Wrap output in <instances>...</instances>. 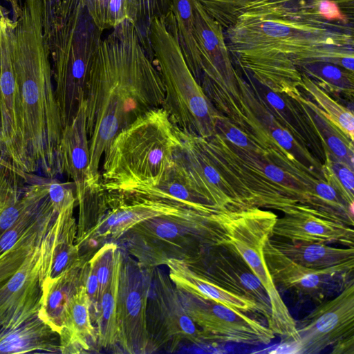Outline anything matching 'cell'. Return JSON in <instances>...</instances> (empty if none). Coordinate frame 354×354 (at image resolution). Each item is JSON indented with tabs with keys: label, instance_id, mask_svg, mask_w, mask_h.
Masks as SVG:
<instances>
[{
	"label": "cell",
	"instance_id": "6da1fadb",
	"mask_svg": "<svg viewBox=\"0 0 354 354\" xmlns=\"http://www.w3.org/2000/svg\"><path fill=\"white\" fill-rule=\"evenodd\" d=\"M145 44L136 26L125 20L102 39L93 57L84 95L86 187L100 183V160L114 138L140 116L162 107L165 87Z\"/></svg>",
	"mask_w": 354,
	"mask_h": 354
},
{
	"label": "cell",
	"instance_id": "7a4b0ae2",
	"mask_svg": "<svg viewBox=\"0 0 354 354\" xmlns=\"http://www.w3.org/2000/svg\"><path fill=\"white\" fill-rule=\"evenodd\" d=\"M353 27L268 11L243 12L227 29V48L243 72L268 89L299 91L298 67L314 62L354 73Z\"/></svg>",
	"mask_w": 354,
	"mask_h": 354
},
{
	"label": "cell",
	"instance_id": "3957f363",
	"mask_svg": "<svg viewBox=\"0 0 354 354\" xmlns=\"http://www.w3.org/2000/svg\"><path fill=\"white\" fill-rule=\"evenodd\" d=\"M46 0H24L15 21L12 52L19 88L28 173L62 174V124L55 95L50 50L44 32Z\"/></svg>",
	"mask_w": 354,
	"mask_h": 354
},
{
	"label": "cell",
	"instance_id": "277c9868",
	"mask_svg": "<svg viewBox=\"0 0 354 354\" xmlns=\"http://www.w3.org/2000/svg\"><path fill=\"white\" fill-rule=\"evenodd\" d=\"M44 32L51 59L55 95L62 127L84 100L88 71L102 39L83 0L46 1Z\"/></svg>",
	"mask_w": 354,
	"mask_h": 354
},
{
	"label": "cell",
	"instance_id": "5b68a950",
	"mask_svg": "<svg viewBox=\"0 0 354 354\" xmlns=\"http://www.w3.org/2000/svg\"><path fill=\"white\" fill-rule=\"evenodd\" d=\"M180 142L162 108L149 111L122 129L104 152L100 185L116 190L156 183L171 167Z\"/></svg>",
	"mask_w": 354,
	"mask_h": 354
},
{
	"label": "cell",
	"instance_id": "8992f818",
	"mask_svg": "<svg viewBox=\"0 0 354 354\" xmlns=\"http://www.w3.org/2000/svg\"><path fill=\"white\" fill-rule=\"evenodd\" d=\"M147 39L165 87L162 108L173 124L203 138L214 136L219 112L185 62L171 12L151 20Z\"/></svg>",
	"mask_w": 354,
	"mask_h": 354
},
{
	"label": "cell",
	"instance_id": "52a82bcc",
	"mask_svg": "<svg viewBox=\"0 0 354 354\" xmlns=\"http://www.w3.org/2000/svg\"><path fill=\"white\" fill-rule=\"evenodd\" d=\"M217 212L189 209L151 218L131 227L116 243L145 268L165 266L169 259L186 263L204 249L223 243Z\"/></svg>",
	"mask_w": 354,
	"mask_h": 354
},
{
	"label": "cell",
	"instance_id": "ba28073f",
	"mask_svg": "<svg viewBox=\"0 0 354 354\" xmlns=\"http://www.w3.org/2000/svg\"><path fill=\"white\" fill-rule=\"evenodd\" d=\"M224 233L223 244L232 248L265 288L270 303L268 327L274 334L299 340L296 322L290 315L268 269L263 248L270 237L277 215L260 207L220 210L216 214Z\"/></svg>",
	"mask_w": 354,
	"mask_h": 354
},
{
	"label": "cell",
	"instance_id": "9c48e42d",
	"mask_svg": "<svg viewBox=\"0 0 354 354\" xmlns=\"http://www.w3.org/2000/svg\"><path fill=\"white\" fill-rule=\"evenodd\" d=\"M194 38L200 57L198 84L216 110L239 127L243 111L238 71L230 55L223 28L193 1Z\"/></svg>",
	"mask_w": 354,
	"mask_h": 354
},
{
	"label": "cell",
	"instance_id": "30bf717a",
	"mask_svg": "<svg viewBox=\"0 0 354 354\" xmlns=\"http://www.w3.org/2000/svg\"><path fill=\"white\" fill-rule=\"evenodd\" d=\"M207 153L234 192L240 205L266 207L285 213L299 202L270 180L263 171L266 156L238 149L217 134L203 138Z\"/></svg>",
	"mask_w": 354,
	"mask_h": 354
},
{
	"label": "cell",
	"instance_id": "8fae6325",
	"mask_svg": "<svg viewBox=\"0 0 354 354\" xmlns=\"http://www.w3.org/2000/svg\"><path fill=\"white\" fill-rule=\"evenodd\" d=\"M151 270L122 251L117 307L120 352H153L147 321Z\"/></svg>",
	"mask_w": 354,
	"mask_h": 354
},
{
	"label": "cell",
	"instance_id": "7c38bea8",
	"mask_svg": "<svg viewBox=\"0 0 354 354\" xmlns=\"http://www.w3.org/2000/svg\"><path fill=\"white\" fill-rule=\"evenodd\" d=\"M147 321L153 352H174L183 341L205 344L201 330L185 312L177 290L166 273L153 268L147 301Z\"/></svg>",
	"mask_w": 354,
	"mask_h": 354
},
{
	"label": "cell",
	"instance_id": "4fadbf2b",
	"mask_svg": "<svg viewBox=\"0 0 354 354\" xmlns=\"http://www.w3.org/2000/svg\"><path fill=\"white\" fill-rule=\"evenodd\" d=\"M176 290L185 312L201 330L205 344L219 342L261 345L274 338L268 326L243 312Z\"/></svg>",
	"mask_w": 354,
	"mask_h": 354
},
{
	"label": "cell",
	"instance_id": "5bb4252c",
	"mask_svg": "<svg viewBox=\"0 0 354 354\" xmlns=\"http://www.w3.org/2000/svg\"><path fill=\"white\" fill-rule=\"evenodd\" d=\"M266 265L275 286L294 291L303 298L320 304L339 294L353 281L354 261L313 269L290 259L269 241L263 248Z\"/></svg>",
	"mask_w": 354,
	"mask_h": 354
},
{
	"label": "cell",
	"instance_id": "9a60e30c",
	"mask_svg": "<svg viewBox=\"0 0 354 354\" xmlns=\"http://www.w3.org/2000/svg\"><path fill=\"white\" fill-rule=\"evenodd\" d=\"M15 26V21L8 17L0 18V156L20 171L28 174L21 96L12 59Z\"/></svg>",
	"mask_w": 354,
	"mask_h": 354
},
{
	"label": "cell",
	"instance_id": "2e32d148",
	"mask_svg": "<svg viewBox=\"0 0 354 354\" xmlns=\"http://www.w3.org/2000/svg\"><path fill=\"white\" fill-rule=\"evenodd\" d=\"M245 75L247 80L238 73L237 81L243 111L240 127L257 138L269 153L288 151L301 163L322 176V164L276 119L252 78Z\"/></svg>",
	"mask_w": 354,
	"mask_h": 354
},
{
	"label": "cell",
	"instance_id": "e0dca14e",
	"mask_svg": "<svg viewBox=\"0 0 354 354\" xmlns=\"http://www.w3.org/2000/svg\"><path fill=\"white\" fill-rule=\"evenodd\" d=\"M175 128L180 142L174 162L190 187L219 210L243 208L207 153L203 138Z\"/></svg>",
	"mask_w": 354,
	"mask_h": 354
},
{
	"label": "cell",
	"instance_id": "ac0fdd59",
	"mask_svg": "<svg viewBox=\"0 0 354 354\" xmlns=\"http://www.w3.org/2000/svg\"><path fill=\"white\" fill-rule=\"evenodd\" d=\"M300 354L319 353L339 339L354 335V281L296 322Z\"/></svg>",
	"mask_w": 354,
	"mask_h": 354
},
{
	"label": "cell",
	"instance_id": "d6986e66",
	"mask_svg": "<svg viewBox=\"0 0 354 354\" xmlns=\"http://www.w3.org/2000/svg\"><path fill=\"white\" fill-rule=\"evenodd\" d=\"M185 263L225 289L255 301L270 315L265 288L239 254L228 245L209 246Z\"/></svg>",
	"mask_w": 354,
	"mask_h": 354
},
{
	"label": "cell",
	"instance_id": "ffe728a7",
	"mask_svg": "<svg viewBox=\"0 0 354 354\" xmlns=\"http://www.w3.org/2000/svg\"><path fill=\"white\" fill-rule=\"evenodd\" d=\"M42 241L17 272L0 286V331L38 314L42 295Z\"/></svg>",
	"mask_w": 354,
	"mask_h": 354
},
{
	"label": "cell",
	"instance_id": "44dd1931",
	"mask_svg": "<svg viewBox=\"0 0 354 354\" xmlns=\"http://www.w3.org/2000/svg\"><path fill=\"white\" fill-rule=\"evenodd\" d=\"M271 236L291 241L336 243L354 248L351 226L319 215L309 207L298 203L278 218Z\"/></svg>",
	"mask_w": 354,
	"mask_h": 354
},
{
	"label": "cell",
	"instance_id": "7402d4cb",
	"mask_svg": "<svg viewBox=\"0 0 354 354\" xmlns=\"http://www.w3.org/2000/svg\"><path fill=\"white\" fill-rule=\"evenodd\" d=\"M47 180L20 171L0 156V234L45 199Z\"/></svg>",
	"mask_w": 354,
	"mask_h": 354
},
{
	"label": "cell",
	"instance_id": "603a6c76",
	"mask_svg": "<svg viewBox=\"0 0 354 354\" xmlns=\"http://www.w3.org/2000/svg\"><path fill=\"white\" fill-rule=\"evenodd\" d=\"M75 202L59 211L42 239L41 283L72 268L82 259L76 245L77 224L73 215Z\"/></svg>",
	"mask_w": 354,
	"mask_h": 354
},
{
	"label": "cell",
	"instance_id": "cb8c5ba5",
	"mask_svg": "<svg viewBox=\"0 0 354 354\" xmlns=\"http://www.w3.org/2000/svg\"><path fill=\"white\" fill-rule=\"evenodd\" d=\"M165 266L169 269V277L176 288L243 313L259 312L267 319L268 325L270 324V315L255 301L225 289L194 271L183 261L169 259Z\"/></svg>",
	"mask_w": 354,
	"mask_h": 354
},
{
	"label": "cell",
	"instance_id": "d4e9b609",
	"mask_svg": "<svg viewBox=\"0 0 354 354\" xmlns=\"http://www.w3.org/2000/svg\"><path fill=\"white\" fill-rule=\"evenodd\" d=\"M59 336L62 353L100 352L97 331L91 319V303L84 285L67 305Z\"/></svg>",
	"mask_w": 354,
	"mask_h": 354
},
{
	"label": "cell",
	"instance_id": "484cf974",
	"mask_svg": "<svg viewBox=\"0 0 354 354\" xmlns=\"http://www.w3.org/2000/svg\"><path fill=\"white\" fill-rule=\"evenodd\" d=\"M252 80L276 119L322 164L325 155L321 140L300 103L286 95L274 93Z\"/></svg>",
	"mask_w": 354,
	"mask_h": 354
},
{
	"label": "cell",
	"instance_id": "4316f807",
	"mask_svg": "<svg viewBox=\"0 0 354 354\" xmlns=\"http://www.w3.org/2000/svg\"><path fill=\"white\" fill-rule=\"evenodd\" d=\"M115 191L137 197L174 203L204 213L213 214L220 211L190 187L174 162L156 183L135 184Z\"/></svg>",
	"mask_w": 354,
	"mask_h": 354
},
{
	"label": "cell",
	"instance_id": "83f0119b",
	"mask_svg": "<svg viewBox=\"0 0 354 354\" xmlns=\"http://www.w3.org/2000/svg\"><path fill=\"white\" fill-rule=\"evenodd\" d=\"M86 124L83 100L72 122L63 128L59 145L61 173H65L73 180L76 199L86 188L89 145Z\"/></svg>",
	"mask_w": 354,
	"mask_h": 354
},
{
	"label": "cell",
	"instance_id": "f1b7e54d",
	"mask_svg": "<svg viewBox=\"0 0 354 354\" xmlns=\"http://www.w3.org/2000/svg\"><path fill=\"white\" fill-rule=\"evenodd\" d=\"M353 27L354 0H269L248 8Z\"/></svg>",
	"mask_w": 354,
	"mask_h": 354
},
{
	"label": "cell",
	"instance_id": "f546056e",
	"mask_svg": "<svg viewBox=\"0 0 354 354\" xmlns=\"http://www.w3.org/2000/svg\"><path fill=\"white\" fill-rule=\"evenodd\" d=\"M81 260L58 276L45 279L42 283L39 317L47 322L58 334L63 315L71 299L84 285L88 259Z\"/></svg>",
	"mask_w": 354,
	"mask_h": 354
},
{
	"label": "cell",
	"instance_id": "4dcf8cb0",
	"mask_svg": "<svg viewBox=\"0 0 354 354\" xmlns=\"http://www.w3.org/2000/svg\"><path fill=\"white\" fill-rule=\"evenodd\" d=\"M34 351L60 353L59 334L38 314L17 326L0 331V354Z\"/></svg>",
	"mask_w": 354,
	"mask_h": 354
},
{
	"label": "cell",
	"instance_id": "1f68e13d",
	"mask_svg": "<svg viewBox=\"0 0 354 354\" xmlns=\"http://www.w3.org/2000/svg\"><path fill=\"white\" fill-rule=\"evenodd\" d=\"M271 244L292 261L313 269H324L354 261V248H335L322 243L271 239Z\"/></svg>",
	"mask_w": 354,
	"mask_h": 354
},
{
	"label": "cell",
	"instance_id": "d6a6232c",
	"mask_svg": "<svg viewBox=\"0 0 354 354\" xmlns=\"http://www.w3.org/2000/svg\"><path fill=\"white\" fill-rule=\"evenodd\" d=\"M122 260V250L120 248L111 279L100 297L95 315L93 323L97 331L99 351L104 348L120 352L117 307Z\"/></svg>",
	"mask_w": 354,
	"mask_h": 354
},
{
	"label": "cell",
	"instance_id": "836d02e7",
	"mask_svg": "<svg viewBox=\"0 0 354 354\" xmlns=\"http://www.w3.org/2000/svg\"><path fill=\"white\" fill-rule=\"evenodd\" d=\"M291 98L300 103L313 122L324 151L330 153L339 160L354 168L353 141L335 125L315 103L305 97L301 92Z\"/></svg>",
	"mask_w": 354,
	"mask_h": 354
},
{
	"label": "cell",
	"instance_id": "e575fe53",
	"mask_svg": "<svg viewBox=\"0 0 354 354\" xmlns=\"http://www.w3.org/2000/svg\"><path fill=\"white\" fill-rule=\"evenodd\" d=\"M56 212L46 202L33 225L16 243L0 255V286L12 277L42 241Z\"/></svg>",
	"mask_w": 354,
	"mask_h": 354
},
{
	"label": "cell",
	"instance_id": "d590c367",
	"mask_svg": "<svg viewBox=\"0 0 354 354\" xmlns=\"http://www.w3.org/2000/svg\"><path fill=\"white\" fill-rule=\"evenodd\" d=\"M300 72L309 77L327 93L343 95L353 102L354 94V73L334 64L314 62L298 67Z\"/></svg>",
	"mask_w": 354,
	"mask_h": 354
},
{
	"label": "cell",
	"instance_id": "8d00e7d4",
	"mask_svg": "<svg viewBox=\"0 0 354 354\" xmlns=\"http://www.w3.org/2000/svg\"><path fill=\"white\" fill-rule=\"evenodd\" d=\"M178 39L185 62L198 82L200 57L194 38V0H171Z\"/></svg>",
	"mask_w": 354,
	"mask_h": 354
},
{
	"label": "cell",
	"instance_id": "74e56055",
	"mask_svg": "<svg viewBox=\"0 0 354 354\" xmlns=\"http://www.w3.org/2000/svg\"><path fill=\"white\" fill-rule=\"evenodd\" d=\"M300 73L301 74V88L304 89L327 117L353 141L354 116L353 111L335 100L306 74Z\"/></svg>",
	"mask_w": 354,
	"mask_h": 354
},
{
	"label": "cell",
	"instance_id": "f35d334b",
	"mask_svg": "<svg viewBox=\"0 0 354 354\" xmlns=\"http://www.w3.org/2000/svg\"><path fill=\"white\" fill-rule=\"evenodd\" d=\"M325 159L322 165L324 180L351 206L354 203L353 169L333 154L324 151Z\"/></svg>",
	"mask_w": 354,
	"mask_h": 354
},
{
	"label": "cell",
	"instance_id": "ab89813d",
	"mask_svg": "<svg viewBox=\"0 0 354 354\" xmlns=\"http://www.w3.org/2000/svg\"><path fill=\"white\" fill-rule=\"evenodd\" d=\"M216 134L238 149L251 153L269 156L268 150L254 137L218 113L216 124Z\"/></svg>",
	"mask_w": 354,
	"mask_h": 354
},
{
	"label": "cell",
	"instance_id": "60d3db41",
	"mask_svg": "<svg viewBox=\"0 0 354 354\" xmlns=\"http://www.w3.org/2000/svg\"><path fill=\"white\" fill-rule=\"evenodd\" d=\"M171 8V0H130L129 21L136 26L140 34L142 30V36L145 33L147 38L151 20L167 15Z\"/></svg>",
	"mask_w": 354,
	"mask_h": 354
},
{
	"label": "cell",
	"instance_id": "b9f144b4",
	"mask_svg": "<svg viewBox=\"0 0 354 354\" xmlns=\"http://www.w3.org/2000/svg\"><path fill=\"white\" fill-rule=\"evenodd\" d=\"M206 12L226 30L233 26L252 0H197Z\"/></svg>",
	"mask_w": 354,
	"mask_h": 354
},
{
	"label": "cell",
	"instance_id": "7bdbcfd3",
	"mask_svg": "<svg viewBox=\"0 0 354 354\" xmlns=\"http://www.w3.org/2000/svg\"><path fill=\"white\" fill-rule=\"evenodd\" d=\"M120 248L117 243H104L88 259L94 267L97 277L100 299L111 279Z\"/></svg>",
	"mask_w": 354,
	"mask_h": 354
},
{
	"label": "cell",
	"instance_id": "ee69618b",
	"mask_svg": "<svg viewBox=\"0 0 354 354\" xmlns=\"http://www.w3.org/2000/svg\"><path fill=\"white\" fill-rule=\"evenodd\" d=\"M48 198V194L41 203L27 210L10 227L0 234V255L11 248L33 225Z\"/></svg>",
	"mask_w": 354,
	"mask_h": 354
},
{
	"label": "cell",
	"instance_id": "f6af8a7d",
	"mask_svg": "<svg viewBox=\"0 0 354 354\" xmlns=\"http://www.w3.org/2000/svg\"><path fill=\"white\" fill-rule=\"evenodd\" d=\"M130 0H110L106 17V29L129 20Z\"/></svg>",
	"mask_w": 354,
	"mask_h": 354
},
{
	"label": "cell",
	"instance_id": "bcb514c9",
	"mask_svg": "<svg viewBox=\"0 0 354 354\" xmlns=\"http://www.w3.org/2000/svg\"><path fill=\"white\" fill-rule=\"evenodd\" d=\"M96 25L103 31L106 29L107 10L110 0H83Z\"/></svg>",
	"mask_w": 354,
	"mask_h": 354
},
{
	"label": "cell",
	"instance_id": "7dc6e473",
	"mask_svg": "<svg viewBox=\"0 0 354 354\" xmlns=\"http://www.w3.org/2000/svg\"><path fill=\"white\" fill-rule=\"evenodd\" d=\"M300 344L298 340H295L290 338L283 339L282 342L269 351V353H277V354H300Z\"/></svg>",
	"mask_w": 354,
	"mask_h": 354
},
{
	"label": "cell",
	"instance_id": "c3c4849f",
	"mask_svg": "<svg viewBox=\"0 0 354 354\" xmlns=\"http://www.w3.org/2000/svg\"><path fill=\"white\" fill-rule=\"evenodd\" d=\"M333 354H354V335L342 338L333 345Z\"/></svg>",
	"mask_w": 354,
	"mask_h": 354
},
{
	"label": "cell",
	"instance_id": "681fc988",
	"mask_svg": "<svg viewBox=\"0 0 354 354\" xmlns=\"http://www.w3.org/2000/svg\"><path fill=\"white\" fill-rule=\"evenodd\" d=\"M12 8V15H13V21H16V19L19 17L21 12V4L18 0H6Z\"/></svg>",
	"mask_w": 354,
	"mask_h": 354
},
{
	"label": "cell",
	"instance_id": "f907efd6",
	"mask_svg": "<svg viewBox=\"0 0 354 354\" xmlns=\"http://www.w3.org/2000/svg\"><path fill=\"white\" fill-rule=\"evenodd\" d=\"M8 10L4 7L0 5V18L8 17Z\"/></svg>",
	"mask_w": 354,
	"mask_h": 354
},
{
	"label": "cell",
	"instance_id": "816d5d0a",
	"mask_svg": "<svg viewBox=\"0 0 354 354\" xmlns=\"http://www.w3.org/2000/svg\"><path fill=\"white\" fill-rule=\"evenodd\" d=\"M0 127H1V87H0Z\"/></svg>",
	"mask_w": 354,
	"mask_h": 354
},
{
	"label": "cell",
	"instance_id": "f5cc1de1",
	"mask_svg": "<svg viewBox=\"0 0 354 354\" xmlns=\"http://www.w3.org/2000/svg\"><path fill=\"white\" fill-rule=\"evenodd\" d=\"M54 0H49L50 3H51Z\"/></svg>",
	"mask_w": 354,
	"mask_h": 354
},
{
	"label": "cell",
	"instance_id": "db71d44e",
	"mask_svg": "<svg viewBox=\"0 0 354 354\" xmlns=\"http://www.w3.org/2000/svg\"><path fill=\"white\" fill-rule=\"evenodd\" d=\"M19 2H21V0H18Z\"/></svg>",
	"mask_w": 354,
	"mask_h": 354
}]
</instances>
